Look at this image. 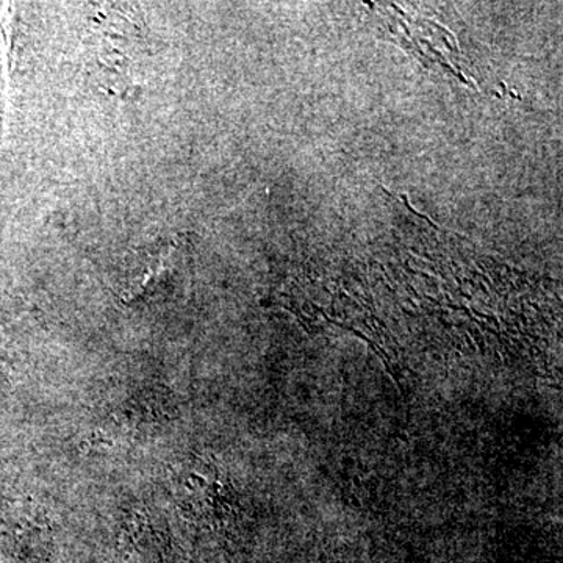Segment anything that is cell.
Here are the masks:
<instances>
[{
	"mask_svg": "<svg viewBox=\"0 0 563 563\" xmlns=\"http://www.w3.org/2000/svg\"><path fill=\"white\" fill-rule=\"evenodd\" d=\"M96 57L107 84L113 91H128L135 81L146 55L144 33L141 24L131 18L121 16L120 11H106L96 18Z\"/></svg>",
	"mask_w": 563,
	"mask_h": 563,
	"instance_id": "6da1fadb",
	"label": "cell"
},
{
	"mask_svg": "<svg viewBox=\"0 0 563 563\" xmlns=\"http://www.w3.org/2000/svg\"><path fill=\"white\" fill-rule=\"evenodd\" d=\"M185 246L181 236H176L136 251L124 269L121 298L128 303L143 301L174 287L184 269Z\"/></svg>",
	"mask_w": 563,
	"mask_h": 563,
	"instance_id": "7a4b0ae2",
	"label": "cell"
},
{
	"mask_svg": "<svg viewBox=\"0 0 563 563\" xmlns=\"http://www.w3.org/2000/svg\"><path fill=\"white\" fill-rule=\"evenodd\" d=\"M120 563H179V551L165 526L146 512H133L117 540Z\"/></svg>",
	"mask_w": 563,
	"mask_h": 563,
	"instance_id": "3957f363",
	"label": "cell"
}]
</instances>
